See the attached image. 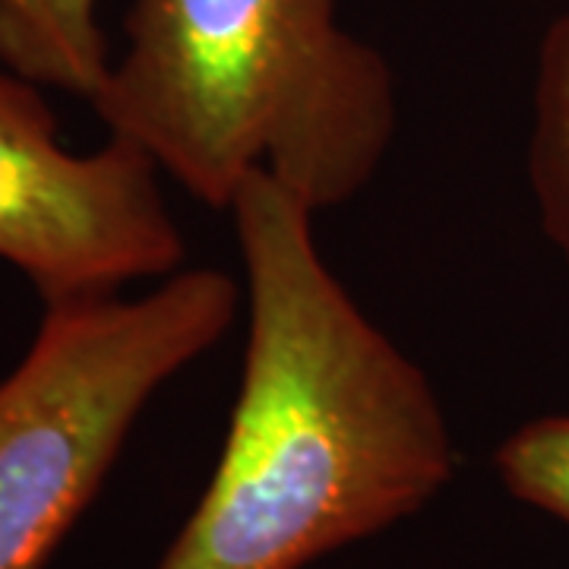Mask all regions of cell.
Listing matches in <instances>:
<instances>
[{
	"instance_id": "3957f363",
	"label": "cell",
	"mask_w": 569,
	"mask_h": 569,
	"mask_svg": "<svg viewBox=\"0 0 569 569\" xmlns=\"http://www.w3.org/2000/svg\"><path fill=\"white\" fill-rule=\"evenodd\" d=\"M244 284L178 269L137 298L44 305L0 380V569H44L99 497L156 392L222 342Z\"/></svg>"
},
{
	"instance_id": "277c9868",
	"label": "cell",
	"mask_w": 569,
	"mask_h": 569,
	"mask_svg": "<svg viewBox=\"0 0 569 569\" xmlns=\"http://www.w3.org/2000/svg\"><path fill=\"white\" fill-rule=\"evenodd\" d=\"M39 89L0 73V260L44 305L121 295L183 269L159 164L121 137L70 152Z\"/></svg>"
},
{
	"instance_id": "52a82bcc",
	"label": "cell",
	"mask_w": 569,
	"mask_h": 569,
	"mask_svg": "<svg viewBox=\"0 0 569 569\" xmlns=\"http://www.w3.org/2000/svg\"><path fill=\"white\" fill-rule=\"evenodd\" d=\"M509 497L569 526V415H545L516 427L493 452Z\"/></svg>"
},
{
	"instance_id": "8992f818",
	"label": "cell",
	"mask_w": 569,
	"mask_h": 569,
	"mask_svg": "<svg viewBox=\"0 0 569 569\" xmlns=\"http://www.w3.org/2000/svg\"><path fill=\"white\" fill-rule=\"evenodd\" d=\"M529 181L541 228L569 266V10L550 22L538 51Z\"/></svg>"
},
{
	"instance_id": "6da1fadb",
	"label": "cell",
	"mask_w": 569,
	"mask_h": 569,
	"mask_svg": "<svg viewBox=\"0 0 569 569\" xmlns=\"http://www.w3.org/2000/svg\"><path fill=\"white\" fill-rule=\"evenodd\" d=\"M228 216L244 263L241 387L156 569H307L418 516L459 452L425 370L326 266L317 212L257 174Z\"/></svg>"
},
{
	"instance_id": "7a4b0ae2",
	"label": "cell",
	"mask_w": 569,
	"mask_h": 569,
	"mask_svg": "<svg viewBox=\"0 0 569 569\" xmlns=\"http://www.w3.org/2000/svg\"><path fill=\"white\" fill-rule=\"evenodd\" d=\"M92 108L197 203L266 174L317 216L377 178L399 102L342 0H133Z\"/></svg>"
},
{
	"instance_id": "5b68a950",
	"label": "cell",
	"mask_w": 569,
	"mask_h": 569,
	"mask_svg": "<svg viewBox=\"0 0 569 569\" xmlns=\"http://www.w3.org/2000/svg\"><path fill=\"white\" fill-rule=\"evenodd\" d=\"M102 0H0V63L22 80L96 99L111 51Z\"/></svg>"
}]
</instances>
